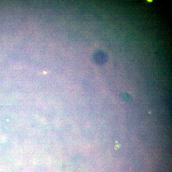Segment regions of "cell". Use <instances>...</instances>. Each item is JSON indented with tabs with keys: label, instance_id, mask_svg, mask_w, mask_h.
Segmentation results:
<instances>
[{
	"label": "cell",
	"instance_id": "cell-1",
	"mask_svg": "<svg viewBox=\"0 0 172 172\" xmlns=\"http://www.w3.org/2000/svg\"><path fill=\"white\" fill-rule=\"evenodd\" d=\"M121 98L125 102H130L131 101V99L130 96L127 93H123L121 96Z\"/></svg>",
	"mask_w": 172,
	"mask_h": 172
}]
</instances>
